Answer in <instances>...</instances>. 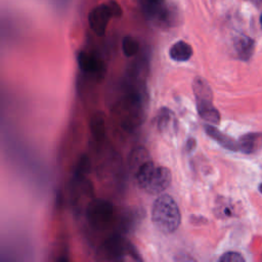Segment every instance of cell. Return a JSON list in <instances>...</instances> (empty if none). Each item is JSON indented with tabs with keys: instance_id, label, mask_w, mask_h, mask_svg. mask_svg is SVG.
Returning <instances> with one entry per match:
<instances>
[{
	"instance_id": "7402d4cb",
	"label": "cell",
	"mask_w": 262,
	"mask_h": 262,
	"mask_svg": "<svg viewBox=\"0 0 262 262\" xmlns=\"http://www.w3.org/2000/svg\"><path fill=\"white\" fill-rule=\"evenodd\" d=\"M248 1L252 2V3L255 4V5H260V4L262 3V0H248Z\"/></svg>"
},
{
	"instance_id": "44dd1931",
	"label": "cell",
	"mask_w": 262,
	"mask_h": 262,
	"mask_svg": "<svg viewBox=\"0 0 262 262\" xmlns=\"http://www.w3.org/2000/svg\"><path fill=\"white\" fill-rule=\"evenodd\" d=\"M194 147H195V140L193 138H189L186 141V149H187V151L193 150Z\"/></svg>"
},
{
	"instance_id": "5b68a950",
	"label": "cell",
	"mask_w": 262,
	"mask_h": 262,
	"mask_svg": "<svg viewBox=\"0 0 262 262\" xmlns=\"http://www.w3.org/2000/svg\"><path fill=\"white\" fill-rule=\"evenodd\" d=\"M122 122L126 128H134L141 122L143 116V98L138 90H132L123 101Z\"/></svg>"
},
{
	"instance_id": "8fae6325",
	"label": "cell",
	"mask_w": 262,
	"mask_h": 262,
	"mask_svg": "<svg viewBox=\"0 0 262 262\" xmlns=\"http://www.w3.org/2000/svg\"><path fill=\"white\" fill-rule=\"evenodd\" d=\"M204 128H205L206 133L211 138H213L218 144H220L222 147L232 150V151H238V142L236 140H234L232 137L221 132L213 125L207 124V125H205Z\"/></svg>"
},
{
	"instance_id": "5bb4252c",
	"label": "cell",
	"mask_w": 262,
	"mask_h": 262,
	"mask_svg": "<svg viewBox=\"0 0 262 262\" xmlns=\"http://www.w3.org/2000/svg\"><path fill=\"white\" fill-rule=\"evenodd\" d=\"M157 126L162 132L176 130V128H174V126H176V121L173 112L167 107H162L157 117Z\"/></svg>"
},
{
	"instance_id": "2e32d148",
	"label": "cell",
	"mask_w": 262,
	"mask_h": 262,
	"mask_svg": "<svg viewBox=\"0 0 262 262\" xmlns=\"http://www.w3.org/2000/svg\"><path fill=\"white\" fill-rule=\"evenodd\" d=\"M214 212H215V215L220 219H227V218L233 217L235 216V213H236L234 204L230 200L224 199V198L218 199L215 205Z\"/></svg>"
},
{
	"instance_id": "6da1fadb",
	"label": "cell",
	"mask_w": 262,
	"mask_h": 262,
	"mask_svg": "<svg viewBox=\"0 0 262 262\" xmlns=\"http://www.w3.org/2000/svg\"><path fill=\"white\" fill-rule=\"evenodd\" d=\"M151 221L163 233L174 232L181 223V213L175 200L169 194H161L151 208Z\"/></svg>"
},
{
	"instance_id": "52a82bcc",
	"label": "cell",
	"mask_w": 262,
	"mask_h": 262,
	"mask_svg": "<svg viewBox=\"0 0 262 262\" xmlns=\"http://www.w3.org/2000/svg\"><path fill=\"white\" fill-rule=\"evenodd\" d=\"M113 17L107 4H101L94 7L89 13V25L97 36H103L110 18Z\"/></svg>"
},
{
	"instance_id": "9c48e42d",
	"label": "cell",
	"mask_w": 262,
	"mask_h": 262,
	"mask_svg": "<svg viewBox=\"0 0 262 262\" xmlns=\"http://www.w3.org/2000/svg\"><path fill=\"white\" fill-rule=\"evenodd\" d=\"M238 142V151L253 155L262 148V132H250L242 135Z\"/></svg>"
},
{
	"instance_id": "cb8c5ba5",
	"label": "cell",
	"mask_w": 262,
	"mask_h": 262,
	"mask_svg": "<svg viewBox=\"0 0 262 262\" xmlns=\"http://www.w3.org/2000/svg\"><path fill=\"white\" fill-rule=\"evenodd\" d=\"M260 25H261V27H262V14L260 15Z\"/></svg>"
},
{
	"instance_id": "9a60e30c",
	"label": "cell",
	"mask_w": 262,
	"mask_h": 262,
	"mask_svg": "<svg viewBox=\"0 0 262 262\" xmlns=\"http://www.w3.org/2000/svg\"><path fill=\"white\" fill-rule=\"evenodd\" d=\"M90 130L95 140L101 141L105 136V121L102 113H95L90 119Z\"/></svg>"
},
{
	"instance_id": "e0dca14e",
	"label": "cell",
	"mask_w": 262,
	"mask_h": 262,
	"mask_svg": "<svg viewBox=\"0 0 262 262\" xmlns=\"http://www.w3.org/2000/svg\"><path fill=\"white\" fill-rule=\"evenodd\" d=\"M147 161H149L148 152L142 147L134 149L132 151V154L130 155V166H131V168L135 169V173L140 168V166L143 165Z\"/></svg>"
},
{
	"instance_id": "ac0fdd59",
	"label": "cell",
	"mask_w": 262,
	"mask_h": 262,
	"mask_svg": "<svg viewBox=\"0 0 262 262\" xmlns=\"http://www.w3.org/2000/svg\"><path fill=\"white\" fill-rule=\"evenodd\" d=\"M122 49L126 56L131 57L137 54L139 49V44L133 37L126 36L122 41Z\"/></svg>"
},
{
	"instance_id": "603a6c76",
	"label": "cell",
	"mask_w": 262,
	"mask_h": 262,
	"mask_svg": "<svg viewBox=\"0 0 262 262\" xmlns=\"http://www.w3.org/2000/svg\"><path fill=\"white\" fill-rule=\"evenodd\" d=\"M259 190H260V192L262 193V183L259 185Z\"/></svg>"
},
{
	"instance_id": "3957f363",
	"label": "cell",
	"mask_w": 262,
	"mask_h": 262,
	"mask_svg": "<svg viewBox=\"0 0 262 262\" xmlns=\"http://www.w3.org/2000/svg\"><path fill=\"white\" fill-rule=\"evenodd\" d=\"M192 90L200 117L208 123L219 124L220 113L213 104V92L208 82L202 77H195L192 82Z\"/></svg>"
},
{
	"instance_id": "30bf717a",
	"label": "cell",
	"mask_w": 262,
	"mask_h": 262,
	"mask_svg": "<svg viewBox=\"0 0 262 262\" xmlns=\"http://www.w3.org/2000/svg\"><path fill=\"white\" fill-rule=\"evenodd\" d=\"M146 15L159 24L168 20V11L164 8L165 0H141Z\"/></svg>"
},
{
	"instance_id": "7a4b0ae2",
	"label": "cell",
	"mask_w": 262,
	"mask_h": 262,
	"mask_svg": "<svg viewBox=\"0 0 262 262\" xmlns=\"http://www.w3.org/2000/svg\"><path fill=\"white\" fill-rule=\"evenodd\" d=\"M138 185L149 194H159L167 189L172 181L171 171L164 166H156L150 160L135 173Z\"/></svg>"
},
{
	"instance_id": "7c38bea8",
	"label": "cell",
	"mask_w": 262,
	"mask_h": 262,
	"mask_svg": "<svg viewBox=\"0 0 262 262\" xmlns=\"http://www.w3.org/2000/svg\"><path fill=\"white\" fill-rule=\"evenodd\" d=\"M234 49L239 59L249 60L255 49V41L245 35L238 36L234 40Z\"/></svg>"
},
{
	"instance_id": "ffe728a7",
	"label": "cell",
	"mask_w": 262,
	"mask_h": 262,
	"mask_svg": "<svg viewBox=\"0 0 262 262\" xmlns=\"http://www.w3.org/2000/svg\"><path fill=\"white\" fill-rule=\"evenodd\" d=\"M107 6H108V9L111 11V14L113 17H120L122 15V8L121 6L119 5L118 2L112 0L107 3Z\"/></svg>"
},
{
	"instance_id": "277c9868",
	"label": "cell",
	"mask_w": 262,
	"mask_h": 262,
	"mask_svg": "<svg viewBox=\"0 0 262 262\" xmlns=\"http://www.w3.org/2000/svg\"><path fill=\"white\" fill-rule=\"evenodd\" d=\"M87 220L96 229L105 228L114 217V206L104 199L91 201L86 210Z\"/></svg>"
},
{
	"instance_id": "d6986e66",
	"label": "cell",
	"mask_w": 262,
	"mask_h": 262,
	"mask_svg": "<svg viewBox=\"0 0 262 262\" xmlns=\"http://www.w3.org/2000/svg\"><path fill=\"white\" fill-rule=\"evenodd\" d=\"M221 262H244L245 258L237 252H226L220 258Z\"/></svg>"
},
{
	"instance_id": "8992f818",
	"label": "cell",
	"mask_w": 262,
	"mask_h": 262,
	"mask_svg": "<svg viewBox=\"0 0 262 262\" xmlns=\"http://www.w3.org/2000/svg\"><path fill=\"white\" fill-rule=\"evenodd\" d=\"M103 253L110 259H122L125 253H128L133 256L134 259H139L138 253L133 247V245L127 241H125L121 235L111 236L103 244Z\"/></svg>"
},
{
	"instance_id": "4fadbf2b",
	"label": "cell",
	"mask_w": 262,
	"mask_h": 262,
	"mask_svg": "<svg viewBox=\"0 0 262 262\" xmlns=\"http://www.w3.org/2000/svg\"><path fill=\"white\" fill-rule=\"evenodd\" d=\"M169 55L175 61H186L192 55V48L184 41H177L170 47Z\"/></svg>"
},
{
	"instance_id": "ba28073f",
	"label": "cell",
	"mask_w": 262,
	"mask_h": 262,
	"mask_svg": "<svg viewBox=\"0 0 262 262\" xmlns=\"http://www.w3.org/2000/svg\"><path fill=\"white\" fill-rule=\"evenodd\" d=\"M77 60H78L79 68L84 73L94 75L96 78L103 77V75L105 73V66L96 56H94L88 52L81 51V52H79V54L77 56Z\"/></svg>"
}]
</instances>
